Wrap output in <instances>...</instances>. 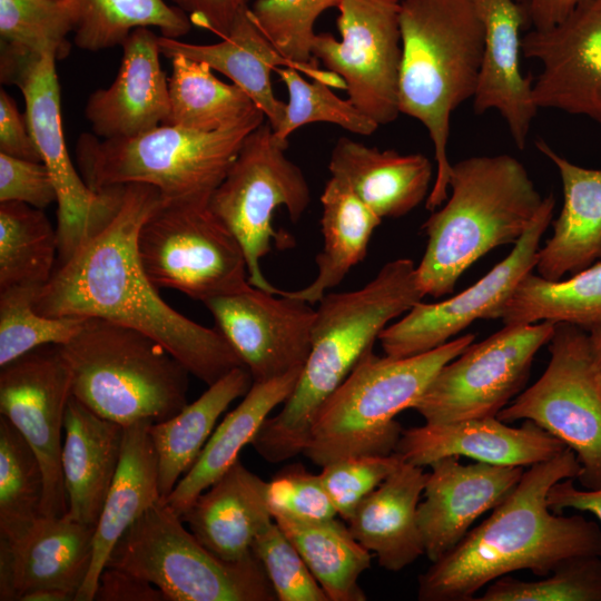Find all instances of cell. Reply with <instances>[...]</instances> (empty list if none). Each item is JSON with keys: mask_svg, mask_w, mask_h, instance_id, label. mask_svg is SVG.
<instances>
[{"mask_svg": "<svg viewBox=\"0 0 601 601\" xmlns=\"http://www.w3.org/2000/svg\"><path fill=\"white\" fill-rule=\"evenodd\" d=\"M342 0H255L249 13L280 55L290 61L318 66L312 52L314 24Z\"/></svg>", "mask_w": 601, "mask_h": 601, "instance_id": "f6af8a7d", "label": "cell"}, {"mask_svg": "<svg viewBox=\"0 0 601 601\" xmlns=\"http://www.w3.org/2000/svg\"><path fill=\"white\" fill-rule=\"evenodd\" d=\"M63 430L61 469L67 514L96 526L119 466L125 426L99 416L71 395Z\"/></svg>", "mask_w": 601, "mask_h": 601, "instance_id": "484cf974", "label": "cell"}, {"mask_svg": "<svg viewBox=\"0 0 601 601\" xmlns=\"http://www.w3.org/2000/svg\"><path fill=\"white\" fill-rule=\"evenodd\" d=\"M587 0H516L530 29H545L561 22Z\"/></svg>", "mask_w": 601, "mask_h": 601, "instance_id": "11a10c76", "label": "cell"}, {"mask_svg": "<svg viewBox=\"0 0 601 601\" xmlns=\"http://www.w3.org/2000/svg\"><path fill=\"white\" fill-rule=\"evenodd\" d=\"M476 601H601V556L568 558L534 581L501 577Z\"/></svg>", "mask_w": 601, "mask_h": 601, "instance_id": "ee69618b", "label": "cell"}, {"mask_svg": "<svg viewBox=\"0 0 601 601\" xmlns=\"http://www.w3.org/2000/svg\"><path fill=\"white\" fill-rule=\"evenodd\" d=\"M168 78L166 125L210 132L233 126L259 109L238 86L219 80L203 61L176 55Z\"/></svg>", "mask_w": 601, "mask_h": 601, "instance_id": "74e56055", "label": "cell"}, {"mask_svg": "<svg viewBox=\"0 0 601 601\" xmlns=\"http://www.w3.org/2000/svg\"><path fill=\"white\" fill-rule=\"evenodd\" d=\"M548 505L554 513L574 509L593 514L601 523V486L579 489L574 479H564L555 483L548 493Z\"/></svg>", "mask_w": 601, "mask_h": 601, "instance_id": "db71d44e", "label": "cell"}, {"mask_svg": "<svg viewBox=\"0 0 601 601\" xmlns=\"http://www.w3.org/2000/svg\"><path fill=\"white\" fill-rule=\"evenodd\" d=\"M302 370L253 383L243 401L214 430L190 470L164 499L171 510L180 516L238 461L242 449L252 444L270 412L289 397Z\"/></svg>", "mask_w": 601, "mask_h": 601, "instance_id": "1f68e13d", "label": "cell"}, {"mask_svg": "<svg viewBox=\"0 0 601 601\" xmlns=\"http://www.w3.org/2000/svg\"><path fill=\"white\" fill-rule=\"evenodd\" d=\"M451 196L423 225L427 244L416 274L424 295L441 297L492 249L516 244L543 198L510 155L474 156L452 165Z\"/></svg>", "mask_w": 601, "mask_h": 601, "instance_id": "5b68a950", "label": "cell"}, {"mask_svg": "<svg viewBox=\"0 0 601 601\" xmlns=\"http://www.w3.org/2000/svg\"><path fill=\"white\" fill-rule=\"evenodd\" d=\"M426 477L422 466L403 461L347 521L354 538L387 571L398 572L424 554L417 505Z\"/></svg>", "mask_w": 601, "mask_h": 601, "instance_id": "f546056e", "label": "cell"}, {"mask_svg": "<svg viewBox=\"0 0 601 601\" xmlns=\"http://www.w3.org/2000/svg\"><path fill=\"white\" fill-rule=\"evenodd\" d=\"M161 204L156 187L126 184L116 215L60 264L39 290L35 308L45 316L98 317L142 332L209 386L245 365L217 327L170 307L147 276L137 238Z\"/></svg>", "mask_w": 601, "mask_h": 601, "instance_id": "6da1fadb", "label": "cell"}, {"mask_svg": "<svg viewBox=\"0 0 601 601\" xmlns=\"http://www.w3.org/2000/svg\"><path fill=\"white\" fill-rule=\"evenodd\" d=\"M279 79L288 91L285 116L276 130L275 140L287 149L288 137L299 127L313 122H329L356 135H372L378 125L359 111L348 99L333 93L324 82L306 81L293 68H278Z\"/></svg>", "mask_w": 601, "mask_h": 601, "instance_id": "7bdbcfd3", "label": "cell"}, {"mask_svg": "<svg viewBox=\"0 0 601 601\" xmlns=\"http://www.w3.org/2000/svg\"><path fill=\"white\" fill-rule=\"evenodd\" d=\"M424 296L416 266L408 258L386 263L359 289L325 294L318 302L311 352L297 384L282 410L266 418L253 440L256 452L270 463L302 454L323 402L372 351L388 322Z\"/></svg>", "mask_w": 601, "mask_h": 601, "instance_id": "3957f363", "label": "cell"}, {"mask_svg": "<svg viewBox=\"0 0 601 601\" xmlns=\"http://www.w3.org/2000/svg\"><path fill=\"white\" fill-rule=\"evenodd\" d=\"M266 119L244 140L225 178L213 193L208 207L231 231L245 254L249 283L276 294L260 269V259L290 244L275 230L273 216L283 206L293 223L311 204V188L302 169L285 155Z\"/></svg>", "mask_w": 601, "mask_h": 601, "instance_id": "30bf717a", "label": "cell"}, {"mask_svg": "<svg viewBox=\"0 0 601 601\" xmlns=\"http://www.w3.org/2000/svg\"><path fill=\"white\" fill-rule=\"evenodd\" d=\"M266 499L274 518L296 521H323L338 516L319 474L302 464H289L266 485Z\"/></svg>", "mask_w": 601, "mask_h": 601, "instance_id": "c3c4849f", "label": "cell"}, {"mask_svg": "<svg viewBox=\"0 0 601 601\" xmlns=\"http://www.w3.org/2000/svg\"><path fill=\"white\" fill-rule=\"evenodd\" d=\"M121 47L116 79L108 88L93 91L85 107L92 134L102 139L132 137L166 125L170 112L158 36L149 28H138Z\"/></svg>", "mask_w": 601, "mask_h": 601, "instance_id": "603a6c76", "label": "cell"}, {"mask_svg": "<svg viewBox=\"0 0 601 601\" xmlns=\"http://www.w3.org/2000/svg\"><path fill=\"white\" fill-rule=\"evenodd\" d=\"M534 422L514 427L496 416L403 428L395 453L407 463L430 466L446 456H465L502 466L529 467L565 450Z\"/></svg>", "mask_w": 601, "mask_h": 601, "instance_id": "44dd1931", "label": "cell"}, {"mask_svg": "<svg viewBox=\"0 0 601 601\" xmlns=\"http://www.w3.org/2000/svg\"><path fill=\"white\" fill-rule=\"evenodd\" d=\"M245 366L236 367L208 386L191 404L168 420L151 423L149 434L156 451L158 484L164 500L190 470L214 432L219 416L253 385Z\"/></svg>", "mask_w": 601, "mask_h": 601, "instance_id": "d6a6232c", "label": "cell"}, {"mask_svg": "<svg viewBox=\"0 0 601 601\" xmlns=\"http://www.w3.org/2000/svg\"><path fill=\"white\" fill-rule=\"evenodd\" d=\"M267 482L238 460L180 515L196 539L227 561L250 555L258 532L274 519Z\"/></svg>", "mask_w": 601, "mask_h": 601, "instance_id": "4316f807", "label": "cell"}, {"mask_svg": "<svg viewBox=\"0 0 601 601\" xmlns=\"http://www.w3.org/2000/svg\"><path fill=\"white\" fill-rule=\"evenodd\" d=\"M398 109L418 120L434 148L435 179L425 206L447 199V156L454 110L476 92L483 29L470 0H402Z\"/></svg>", "mask_w": 601, "mask_h": 601, "instance_id": "277c9868", "label": "cell"}, {"mask_svg": "<svg viewBox=\"0 0 601 601\" xmlns=\"http://www.w3.org/2000/svg\"><path fill=\"white\" fill-rule=\"evenodd\" d=\"M70 11L63 0H0L2 83H16L45 53L57 60L70 51Z\"/></svg>", "mask_w": 601, "mask_h": 601, "instance_id": "8d00e7d4", "label": "cell"}, {"mask_svg": "<svg viewBox=\"0 0 601 601\" xmlns=\"http://www.w3.org/2000/svg\"><path fill=\"white\" fill-rule=\"evenodd\" d=\"M43 474L28 442L0 417V540L22 535L42 516Z\"/></svg>", "mask_w": 601, "mask_h": 601, "instance_id": "60d3db41", "label": "cell"}, {"mask_svg": "<svg viewBox=\"0 0 601 601\" xmlns=\"http://www.w3.org/2000/svg\"><path fill=\"white\" fill-rule=\"evenodd\" d=\"M265 120L257 109L210 132L160 125L125 138L100 140L83 134L77 142L78 164L95 191L142 183L159 190L162 204L208 205L245 138Z\"/></svg>", "mask_w": 601, "mask_h": 601, "instance_id": "52a82bcc", "label": "cell"}, {"mask_svg": "<svg viewBox=\"0 0 601 601\" xmlns=\"http://www.w3.org/2000/svg\"><path fill=\"white\" fill-rule=\"evenodd\" d=\"M70 397V372L59 345L38 347L1 367L0 413L23 436L40 462L46 516H62L68 512L61 431Z\"/></svg>", "mask_w": 601, "mask_h": 601, "instance_id": "e0dca14e", "label": "cell"}, {"mask_svg": "<svg viewBox=\"0 0 601 601\" xmlns=\"http://www.w3.org/2000/svg\"><path fill=\"white\" fill-rule=\"evenodd\" d=\"M536 148L556 167L563 206L553 221V235L538 252V275L559 280L601 260V169L573 164L543 139Z\"/></svg>", "mask_w": 601, "mask_h": 601, "instance_id": "f1b7e54d", "label": "cell"}, {"mask_svg": "<svg viewBox=\"0 0 601 601\" xmlns=\"http://www.w3.org/2000/svg\"><path fill=\"white\" fill-rule=\"evenodd\" d=\"M57 229L45 213L19 201L0 203V289L42 288L52 276Z\"/></svg>", "mask_w": 601, "mask_h": 601, "instance_id": "ab89813d", "label": "cell"}, {"mask_svg": "<svg viewBox=\"0 0 601 601\" xmlns=\"http://www.w3.org/2000/svg\"><path fill=\"white\" fill-rule=\"evenodd\" d=\"M19 201L43 209L57 201L50 174L42 161L0 152V203Z\"/></svg>", "mask_w": 601, "mask_h": 601, "instance_id": "681fc988", "label": "cell"}, {"mask_svg": "<svg viewBox=\"0 0 601 601\" xmlns=\"http://www.w3.org/2000/svg\"><path fill=\"white\" fill-rule=\"evenodd\" d=\"M587 332L594 363L601 374V322L592 326Z\"/></svg>", "mask_w": 601, "mask_h": 601, "instance_id": "6f0895ef", "label": "cell"}, {"mask_svg": "<svg viewBox=\"0 0 601 601\" xmlns=\"http://www.w3.org/2000/svg\"><path fill=\"white\" fill-rule=\"evenodd\" d=\"M500 319L504 325L550 322L590 329L601 322V260L566 280L530 272L504 304Z\"/></svg>", "mask_w": 601, "mask_h": 601, "instance_id": "d590c367", "label": "cell"}, {"mask_svg": "<svg viewBox=\"0 0 601 601\" xmlns=\"http://www.w3.org/2000/svg\"><path fill=\"white\" fill-rule=\"evenodd\" d=\"M474 338L457 336L404 358L368 351L317 410L302 454L322 467L347 456L394 453L403 431L395 416L411 408L440 368Z\"/></svg>", "mask_w": 601, "mask_h": 601, "instance_id": "ba28073f", "label": "cell"}, {"mask_svg": "<svg viewBox=\"0 0 601 601\" xmlns=\"http://www.w3.org/2000/svg\"><path fill=\"white\" fill-rule=\"evenodd\" d=\"M162 56L176 55L206 62L213 70L228 77L242 88L276 130L286 110V102L277 99L272 86V71L278 67L293 68L313 80L346 89L344 80L318 66L303 65L288 60L273 46L254 22L249 7L235 20L229 33L217 43L196 45L158 36Z\"/></svg>", "mask_w": 601, "mask_h": 601, "instance_id": "cb8c5ba5", "label": "cell"}, {"mask_svg": "<svg viewBox=\"0 0 601 601\" xmlns=\"http://www.w3.org/2000/svg\"><path fill=\"white\" fill-rule=\"evenodd\" d=\"M581 464L566 447L529 466L513 491L445 555L420 574V601H473L492 581L528 570L548 575L568 558L601 556V528L583 515L554 513L550 489L577 479Z\"/></svg>", "mask_w": 601, "mask_h": 601, "instance_id": "7a4b0ae2", "label": "cell"}, {"mask_svg": "<svg viewBox=\"0 0 601 601\" xmlns=\"http://www.w3.org/2000/svg\"><path fill=\"white\" fill-rule=\"evenodd\" d=\"M95 530L68 514L42 515L19 538L0 540V600L20 601L43 588L77 598L91 565Z\"/></svg>", "mask_w": 601, "mask_h": 601, "instance_id": "7402d4cb", "label": "cell"}, {"mask_svg": "<svg viewBox=\"0 0 601 601\" xmlns=\"http://www.w3.org/2000/svg\"><path fill=\"white\" fill-rule=\"evenodd\" d=\"M70 11L75 45L87 51L121 46L138 28H157L178 39L193 23L165 0H63Z\"/></svg>", "mask_w": 601, "mask_h": 601, "instance_id": "f35d334b", "label": "cell"}, {"mask_svg": "<svg viewBox=\"0 0 601 601\" xmlns=\"http://www.w3.org/2000/svg\"><path fill=\"white\" fill-rule=\"evenodd\" d=\"M185 12L193 26L226 37L249 0H167Z\"/></svg>", "mask_w": 601, "mask_h": 601, "instance_id": "f907efd6", "label": "cell"}, {"mask_svg": "<svg viewBox=\"0 0 601 601\" xmlns=\"http://www.w3.org/2000/svg\"><path fill=\"white\" fill-rule=\"evenodd\" d=\"M137 248L158 288L206 303L253 286L239 242L208 205L161 204L142 224Z\"/></svg>", "mask_w": 601, "mask_h": 601, "instance_id": "7c38bea8", "label": "cell"}, {"mask_svg": "<svg viewBox=\"0 0 601 601\" xmlns=\"http://www.w3.org/2000/svg\"><path fill=\"white\" fill-rule=\"evenodd\" d=\"M56 61L52 53H45L29 66L16 86L24 98L31 136L56 189L58 255L62 264L112 219L125 185L95 191L76 171L62 132Z\"/></svg>", "mask_w": 601, "mask_h": 601, "instance_id": "9a60e30c", "label": "cell"}, {"mask_svg": "<svg viewBox=\"0 0 601 601\" xmlns=\"http://www.w3.org/2000/svg\"><path fill=\"white\" fill-rule=\"evenodd\" d=\"M553 194L543 198L533 221L511 253L475 284L436 302L413 305L378 339L385 355L404 358L430 352L457 335L475 319H496L520 280L536 266L540 242L552 221Z\"/></svg>", "mask_w": 601, "mask_h": 601, "instance_id": "2e32d148", "label": "cell"}, {"mask_svg": "<svg viewBox=\"0 0 601 601\" xmlns=\"http://www.w3.org/2000/svg\"><path fill=\"white\" fill-rule=\"evenodd\" d=\"M337 9L341 39L316 35L313 56L344 80L359 111L378 126L393 122L400 115L401 1L342 0Z\"/></svg>", "mask_w": 601, "mask_h": 601, "instance_id": "5bb4252c", "label": "cell"}, {"mask_svg": "<svg viewBox=\"0 0 601 601\" xmlns=\"http://www.w3.org/2000/svg\"><path fill=\"white\" fill-rule=\"evenodd\" d=\"M20 601H76V595L65 590L43 588L27 592Z\"/></svg>", "mask_w": 601, "mask_h": 601, "instance_id": "9f6ffc18", "label": "cell"}, {"mask_svg": "<svg viewBox=\"0 0 601 601\" xmlns=\"http://www.w3.org/2000/svg\"><path fill=\"white\" fill-rule=\"evenodd\" d=\"M459 456L433 462L417 505L424 554L435 562L452 550L484 513L516 486L524 469L484 462L462 464Z\"/></svg>", "mask_w": 601, "mask_h": 601, "instance_id": "ffe728a7", "label": "cell"}, {"mask_svg": "<svg viewBox=\"0 0 601 601\" xmlns=\"http://www.w3.org/2000/svg\"><path fill=\"white\" fill-rule=\"evenodd\" d=\"M402 462L394 452L388 455H353L322 466L319 476L337 515L347 522L358 504Z\"/></svg>", "mask_w": 601, "mask_h": 601, "instance_id": "7dc6e473", "label": "cell"}, {"mask_svg": "<svg viewBox=\"0 0 601 601\" xmlns=\"http://www.w3.org/2000/svg\"><path fill=\"white\" fill-rule=\"evenodd\" d=\"M321 203L323 249L316 256L317 275L300 289H278L276 293L311 305L339 285L348 272L365 258L373 233L382 223L381 217L335 177L325 184Z\"/></svg>", "mask_w": 601, "mask_h": 601, "instance_id": "836d02e7", "label": "cell"}, {"mask_svg": "<svg viewBox=\"0 0 601 601\" xmlns=\"http://www.w3.org/2000/svg\"><path fill=\"white\" fill-rule=\"evenodd\" d=\"M550 361L539 380L522 391L496 417L505 423L529 420L570 447L581 464L583 489L601 486V374L588 332L560 323L550 339Z\"/></svg>", "mask_w": 601, "mask_h": 601, "instance_id": "8fae6325", "label": "cell"}, {"mask_svg": "<svg viewBox=\"0 0 601 601\" xmlns=\"http://www.w3.org/2000/svg\"><path fill=\"white\" fill-rule=\"evenodd\" d=\"M97 601H167L154 584L124 570L106 566L99 575Z\"/></svg>", "mask_w": 601, "mask_h": 601, "instance_id": "f5cc1de1", "label": "cell"}, {"mask_svg": "<svg viewBox=\"0 0 601 601\" xmlns=\"http://www.w3.org/2000/svg\"><path fill=\"white\" fill-rule=\"evenodd\" d=\"M152 422L125 426L119 466L96 524L91 565L76 601H92L99 575L124 533L161 496Z\"/></svg>", "mask_w": 601, "mask_h": 601, "instance_id": "4dcf8cb0", "label": "cell"}, {"mask_svg": "<svg viewBox=\"0 0 601 601\" xmlns=\"http://www.w3.org/2000/svg\"><path fill=\"white\" fill-rule=\"evenodd\" d=\"M71 395L99 416L128 426L170 418L187 403L188 374L159 342L98 317L59 345Z\"/></svg>", "mask_w": 601, "mask_h": 601, "instance_id": "8992f818", "label": "cell"}, {"mask_svg": "<svg viewBox=\"0 0 601 601\" xmlns=\"http://www.w3.org/2000/svg\"><path fill=\"white\" fill-rule=\"evenodd\" d=\"M522 56L540 62L532 81L538 109H555L601 124V0H587L561 22L530 29Z\"/></svg>", "mask_w": 601, "mask_h": 601, "instance_id": "d6986e66", "label": "cell"}, {"mask_svg": "<svg viewBox=\"0 0 601 601\" xmlns=\"http://www.w3.org/2000/svg\"><path fill=\"white\" fill-rule=\"evenodd\" d=\"M164 500L124 533L106 566L157 587L167 601H276L258 559H220L187 530Z\"/></svg>", "mask_w": 601, "mask_h": 601, "instance_id": "9c48e42d", "label": "cell"}, {"mask_svg": "<svg viewBox=\"0 0 601 601\" xmlns=\"http://www.w3.org/2000/svg\"><path fill=\"white\" fill-rule=\"evenodd\" d=\"M328 169L382 219L417 207L427 198L433 176L432 162L422 154L380 150L347 137L335 142Z\"/></svg>", "mask_w": 601, "mask_h": 601, "instance_id": "83f0119b", "label": "cell"}, {"mask_svg": "<svg viewBox=\"0 0 601 601\" xmlns=\"http://www.w3.org/2000/svg\"><path fill=\"white\" fill-rule=\"evenodd\" d=\"M483 29L482 65L474 111L496 110L519 149H524L538 112L531 77L521 71V30L525 18L516 0H470Z\"/></svg>", "mask_w": 601, "mask_h": 601, "instance_id": "d4e9b609", "label": "cell"}, {"mask_svg": "<svg viewBox=\"0 0 601 601\" xmlns=\"http://www.w3.org/2000/svg\"><path fill=\"white\" fill-rule=\"evenodd\" d=\"M555 325H504L470 344L440 368L411 408L432 424L496 416L525 386L534 356Z\"/></svg>", "mask_w": 601, "mask_h": 601, "instance_id": "4fadbf2b", "label": "cell"}, {"mask_svg": "<svg viewBox=\"0 0 601 601\" xmlns=\"http://www.w3.org/2000/svg\"><path fill=\"white\" fill-rule=\"evenodd\" d=\"M204 304L253 382L304 367L316 314L309 303L250 286Z\"/></svg>", "mask_w": 601, "mask_h": 601, "instance_id": "ac0fdd59", "label": "cell"}, {"mask_svg": "<svg viewBox=\"0 0 601 601\" xmlns=\"http://www.w3.org/2000/svg\"><path fill=\"white\" fill-rule=\"evenodd\" d=\"M41 288L12 286L0 289V366L46 345H65L80 331L85 318L50 317L35 308Z\"/></svg>", "mask_w": 601, "mask_h": 601, "instance_id": "b9f144b4", "label": "cell"}, {"mask_svg": "<svg viewBox=\"0 0 601 601\" xmlns=\"http://www.w3.org/2000/svg\"><path fill=\"white\" fill-rule=\"evenodd\" d=\"M299 552L329 601H365L359 577L371 566L372 553L352 534L348 525L331 518L296 521L274 518Z\"/></svg>", "mask_w": 601, "mask_h": 601, "instance_id": "e575fe53", "label": "cell"}, {"mask_svg": "<svg viewBox=\"0 0 601 601\" xmlns=\"http://www.w3.org/2000/svg\"><path fill=\"white\" fill-rule=\"evenodd\" d=\"M252 552L263 565L278 601H329L275 520L258 532Z\"/></svg>", "mask_w": 601, "mask_h": 601, "instance_id": "bcb514c9", "label": "cell"}, {"mask_svg": "<svg viewBox=\"0 0 601 601\" xmlns=\"http://www.w3.org/2000/svg\"><path fill=\"white\" fill-rule=\"evenodd\" d=\"M0 152L41 161L26 115L20 114L16 101L3 89L0 90Z\"/></svg>", "mask_w": 601, "mask_h": 601, "instance_id": "816d5d0a", "label": "cell"}]
</instances>
